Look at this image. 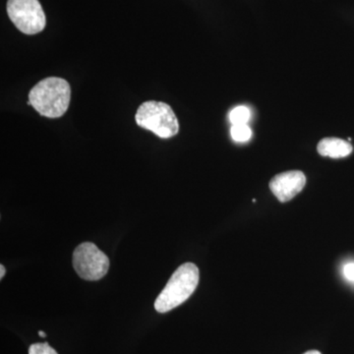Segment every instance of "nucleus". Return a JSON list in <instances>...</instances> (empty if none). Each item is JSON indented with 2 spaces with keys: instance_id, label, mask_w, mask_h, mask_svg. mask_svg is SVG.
I'll return each mask as SVG.
<instances>
[{
  "instance_id": "obj_1",
  "label": "nucleus",
  "mask_w": 354,
  "mask_h": 354,
  "mask_svg": "<svg viewBox=\"0 0 354 354\" xmlns=\"http://www.w3.org/2000/svg\"><path fill=\"white\" fill-rule=\"evenodd\" d=\"M71 87L59 77H48L32 88L29 93V104L41 116L48 118H62L69 108Z\"/></svg>"
},
{
  "instance_id": "obj_2",
  "label": "nucleus",
  "mask_w": 354,
  "mask_h": 354,
  "mask_svg": "<svg viewBox=\"0 0 354 354\" xmlns=\"http://www.w3.org/2000/svg\"><path fill=\"white\" fill-rule=\"evenodd\" d=\"M198 283L199 269L197 266L193 263L181 265L156 300V310L158 313H167L184 304L196 290Z\"/></svg>"
},
{
  "instance_id": "obj_3",
  "label": "nucleus",
  "mask_w": 354,
  "mask_h": 354,
  "mask_svg": "<svg viewBox=\"0 0 354 354\" xmlns=\"http://www.w3.org/2000/svg\"><path fill=\"white\" fill-rule=\"evenodd\" d=\"M135 120L138 127L153 132L160 138H171L179 132V122L176 113L165 102H143L137 109Z\"/></svg>"
},
{
  "instance_id": "obj_4",
  "label": "nucleus",
  "mask_w": 354,
  "mask_h": 354,
  "mask_svg": "<svg viewBox=\"0 0 354 354\" xmlns=\"http://www.w3.org/2000/svg\"><path fill=\"white\" fill-rule=\"evenodd\" d=\"M6 10L13 24L23 34H39L46 28V14L39 0H8Z\"/></svg>"
},
{
  "instance_id": "obj_5",
  "label": "nucleus",
  "mask_w": 354,
  "mask_h": 354,
  "mask_svg": "<svg viewBox=\"0 0 354 354\" xmlns=\"http://www.w3.org/2000/svg\"><path fill=\"white\" fill-rule=\"evenodd\" d=\"M73 267L80 278L99 281L109 272V260L94 243L84 242L74 250Z\"/></svg>"
},
{
  "instance_id": "obj_6",
  "label": "nucleus",
  "mask_w": 354,
  "mask_h": 354,
  "mask_svg": "<svg viewBox=\"0 0 354 354\" xmlns=\"http://www.w3.org/2000/svg\"><path fill=\"white\" fill-rule=\"evenodd\" d=\"M306 176L300 171L281 172L272 177L270 181V189L278 198L279 202L290 201L292 198L304 190Z\"/></svg>"
},
{
  "instance_id": "obj_7",
  "label": "nucleus",
  "mask_w": 354,
  "mask_h": 354,
  "mask_svg": "<svg viewBox=\"0 0 354 354\" xmlns=\"http://www.w3.org/2000/svg\"><path fill=\"white\" fill-rule=\"evenodd\" d=\"M317 151L323 157L342 158L348 157L353 153V148L346 140L335 138H324L319 142Z\"/></svg>"
},
{
  "instance_id": "obj_8",
  "label": "nucleus",
  "mask_w": 354,
  "mask_h": 354,
  "mask_svg": "<svg viewBox=\"0 0 354 354\" xmlns=\"http://www.w3.org/2000/svg\"><path fill=\"white\" fill-rule=\"evenodd\" d=\"M250 111L246 106H237L232 109L230 113V120L232 125L247 124L250 120Z\"/></svg>"
},
{
  "instance_id": "obj_9",
  "label": "nucleus",
  "mask_w": 354,
  "mask_h": 354,
  "mask_svg": "<svg viewBox=\"0 0 354 354\" xmlns=\"http://www.w3.org/2000/svg\"><path fill=\"white\" fill-rule=\"evenodd\" d=\"M230 133L235 142H241V143L248 141L252 136V130L247 124L232 125Z\"/></svg>"
},
{
  "instance_id": "obj_10",
  "label": "nucleus",
  "mask_w": 354,
  "mask_h": 354,
  "mask_svg": "<svg viewBox=\"0 0 354 354\" xmlns=\"http://www.w3.org/2000/svg\"><path fill=\"white\" fill-rule=\"evenodd\" d=\"M29 354H58L55 348H51L48 342H39L30 346Z\"/></svg>"
},
{
  "instance_id": "obj_11",
  "label": "nucleus",
  "mask_w": 354,
  "mask_h": 354,
  "mask_svg": "<svg viewBox=\"0 0 354 354\" xmlns=\"http://www.w3.org/2000/svg\"><path fill=\"white\" fill-rule=\"evenodd\" d=\"M344 274L349 281H354V263H348L344 266Z\"/></svg>"
},
{
  "instance_id": "obj_12",
  "label": "nucleus",
  "mask_w": 354,
  "mask_h": 354,
  "mask_svg": "<svg viewBox=\"0 0 354 354\" xmlns=\"http://www.w3.org/2000/svg\"><path fill=\"white\" fill-rule=\"evenodd\" d=\"M6 267L3 265L0 266V279H3V277L6 276Z\"/></svg>"
},
{
  "instance_id": "obj_13",
  "label": "nucleus",
  "mask_w": 354,
  "mask_h": 354,
  "mask_svg": "<svg viewBox=\"0 0 354 354\" xmlns=\"http://www.w3.org/2000/svg\"><path fill=\"white\" fill-rule=\"evenodd\" d=\"M304 354H322L320 353V351H307V353H305Z\"/></svg>"
},
{
  "instance_id": "obj_14",
  "label": "nucleus",
  "mask_w": 354,
  "mask_h": 354,
  "mask_svg": "<svg viewBox=\"0 0 354 354\" xmlns=\"http://www.w3.org/2000/svg\"><path fill=\"white\" fill-rule=\"evenodd\" d=\"M39 337H46V333L43 332V330H39Z\"/></svg>"
}]
</instances>
